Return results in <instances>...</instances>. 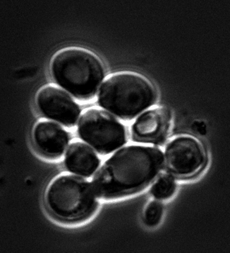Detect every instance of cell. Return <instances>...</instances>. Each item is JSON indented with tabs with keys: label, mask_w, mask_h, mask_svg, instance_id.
<instances>
[{
	"label": "cell",
	"mask_w": 230,
	"mask_h": 253,
	"mask_svg": "<svg viewBox=\"0 0 230 253\" xmlns=\"http://www.w3.org/2000/svg\"><path fill=\"white\" fill-rule=\"evenodd\" d=\"M164 164V154L152 146H127L103 164L92 179L96 194L104 200L140 191L153 181Z\"/></svg>",
	"instance_id": "1"
},
{
	"label": "cell",
	"mask_w": 230,
	"mask_h": 253,
	"mask_svg": "<svg viewBox=\"0 0 230 253\" xmlns=\"http://www.w3.org/2000/svg\"><path fill=\"white\" fill-rule=\"evenodd\" d=\"M55 83L79 100L94 98L105 77L100 58L92 51L77 47L58 51L51 62Z\"/></svg>",
	"instance_id": "2"
},
{
	"label": "cell",
	"mask_w": 230,
	"mask_h": 253,
	"mask_svg": "<svg viewBox=\"0 0 230 253\" xmlns=\"http://www.w3.org/2000/svg\"><path fill=\"white\" fill-rule=\"evenodd\" d=\"M98 104L123 120H132L154 105L157 91L144 76L118 72L107 78L98 94Z\"/></svg>",
	"instance_id": "3"
},
{
	"label": "cell",
	"mask_w": 230,
	"mask_h": 253,
	"mask_svg": "<svg viewBox=\"0 0 230 253\" xmlns=\"http://www.w3.org/2000/svg\"><path fill=\"white\" fill-rule=\"evenodd\" d=\"M97 199L94 188L83 178L68 173L52 180L46 193V204L58 219L77 221L95 211Z\"/></svg>",
	"instance_id": "4"
},
{
	"label": "cell",
	"mask_w": 230,
	"mask_h": 253,
	"mask_svg": "<svg viewBox=\"0 0 230 253\" xmlns=\"http://www.w3.org/2000/svg\"><path fill=\"white\" fill-rule=\"evenodd\" d=\"M79 137L99 154H111L127 142L124 125L112 115L97 108L86 110L78 127Z\"/></svg>",
	"instance_id": "5"
},
{
	"label": "cell",
	"mask_w": 230,
	"mask_h": 253,
	"mask_svg": "<svg viewBox=\"0 0 230 253\" xmlns=\"http://www.w3.org/2000/svg\"><path fill=\"white\" fill-rule=\"evenodd\" d=\"M166 168L180 177L197 173L206 162L203 145L195 137L182 135L173 139L165 149Z\"/></svg>",
	"instance_id": "6"
},
{
	"label": "cell",
	"mask_w": 230,
	"mask_h": 253,
	"mask_svg": "<svg viewBox=\"0 0 230 253\" xmlns=\"http://www.w3.org/2000/svg\"><path fill=\"white\" fill-rule=\"evenodd\" d=\"M36 105L45 117L68 127L76 125L81 114L79 105L55 86L42 87L36 95Z\"/></svg>",
	"instance_id": "7"
},
{
	"label": "cell",
	"mask_w": 230,
	"mask_h": 253,
	"mask_svg": "<svg viewBox=\"0 0 230 253\" xmlns=\"http://www.w3.org/2000/svg\"><path fill=\"white\" fill-rule=\"evenodd\" d=\"M171 114L165 108L146 111L132 126V137L137 142L164 144L171 126Z\"/></svg>",
	"instance_id": "8"
},
{
	"label": "cell",
	"mask_w": 230,
	"mask_h": 253,
	"mask_svg": "<svg viewBox=\"0 0 230 253\" xmlns=\"http://www.w3.org/2000/svg\"><path fill=\"white\" fill-rule=\"evenodd\" d=\"M33 140L36 147L46 157L58 158L65 152L70 137L59 125L43 120L35 126Z\"/></svg>",
	"instance_id": "9"
},
{
	"label": "cell",
	"mask_w": 230,
	"mask_h": 253,
	"mask_svg": "<svg viewBox=\"0 0 230 253\" xmlns=\"http://www.w3.org/2000/svg\"><path fill=\"white\" fill-rule=\"evenodd\" d=\"M101 164L97 154L84 144L76 141L72 143L67 151L65 165L67 169L81 176H92Z\"/></svg>",
	"instance_id": "10"
},
{
	"label": "cell",
	"mask_w": 230,
	"mask_h": 253,
	"mask_svg": "<svg viewBox=\"0 0 230 253\" xmlns=\"http://www.w3.org/2000/svg\"><path fill=\"white\" fill-rule=\"evenodd\" d=\"M177 184L171 175L162 174L152 186L151 194L157 200H167L174 195Z\"/></svg>",
	"instance_id": "11"
},
{
	"label": "cell",
	"mask_w": 230,
	"mask_h": 253,
	"mask_svg": "<svg viewBox=\"0 0 230 253\" xmlns=\"http://www.w3.org/2000/svg\"><path fill=\"white\" fill-rule=\"evenodd\" d=\"M164 207L158 201H152L147 205L144 212V222L148 226H155L162 218Z\"/></svg>",
	"instance_id": "12"
}]
</instances>
